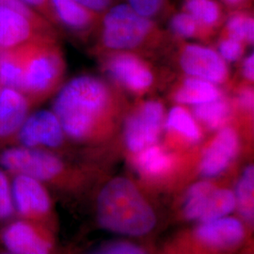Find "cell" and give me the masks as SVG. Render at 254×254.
I'll list each match as a JSON object with an SVG mask.
<instances>
[{
	"mask_svg": "<svg viewBox=\"0 0 254 254\" xmlns=\"http://www.w3.org/2000/svg\"><path fill=\"white\" fill-rule=\"evenodd\" d=\"M53 109L65 135L86 140L111 129L119 119L121 105L107 82L92 75H81L61 89Z\"/></svg>",
	"mask_w": 254,
	"mask_h": 254,
	"instance_id": "obj_1",
	"label": "cell"
},
{
	"mask_svg": "<svg viewBox=\"0 0 254 254\" xmlns=\"http://www.w3.org/2000/svg\"><path fill=\"white\" fill-rule=\"evenodd\" d=\"M96 210L101 227L123 236H144L156 224L154 209L136 185L125 177L105 185L98 195Z\"/></svg>",
	"mask_w": 254,
	"mask_h": 254,
	"instance_id": "obj_2",
	"label": "cell"
},
{
	"mask_svg": "<svg viewBox=\"0 0 254 254\" xmlns=\"http://www.w3.org/2000/svg\"><path fill=\"white\" fill-rule=\"evenodd\" d=\"M22 63L21 92L44 96L59 85L64 73L60 50L46 42L19 47Z\"/></svg>",
	"mask_w": 254,
	"mask_h": 254,
	"instance_id": "obj_3",
	"label": "cell"
},
{
	"mask_svg": "<svg viewBox=\"0 0 254 254\" xmlns=\"http://www.w3.org/2000/svg\"><path fill=\"white\" fill-rule=\"evenodd\" d=\"M154 24L127 4L109 9L103 22V44L114 51H130L143 46L153 34Z\"/></svg>",
	"mask_w": 254,
	"mask_h": 254,
	"instance_id": "obj_4",
	"label": "cell"
},
{
	"mask_svg": "<svg viewBox=\"0 0 254 254\" xmlns=\"http://www.w3.org/2000/svg\"><path fill=\"white\" fill-rule=\"evenodd\" d=\"M165 118L161 102L147 100L138 104L125 123L124 136L127 149L135 154L156 144L163 131Z\"/></svg>",
	"mask_w": 254,
	"mask_h": 254,
	"instance_id": "obj_5",
	"label": "cell"
},
{
	"mask_svg": "<svg viewBox=\"0 0 254 254\" xmlns=\"http://www.w3.org/2000/svg\"><path fill=\"white\" fill-rule=\"evenodd\" d=\"M0 165L15 174L32 177L41 182L50 181L64 172L63 161L40 148L13 147L0 154Z\"/></svg>",
	"mask_w": 254,
	"mask_h": 254,
	"instance_id": "obj_6",
	"label": "cell"
},
{
	"mask_svg": "<svg viewBox=\"0 0 254 254\" xmlns=\"http://www.w3.org/2000/svg\"><path fill=\"white\" fill-rule=\"evenodd\" d=\"M105 70L125 90L143 94L154 85V75L150 66L138 56L128 51H115L108 55Z\"/></svg>",
	"mask_w": 254,
	"mask_h": 254,
	"instance_id": "obj_7",
	"label": "cell"
},
{
	"mask_svg": "<svg viewBox=\"0 0 254 254\" xmlns=\"http://www.w3.org/2000/svg\"><path fill=\"white\" fill-rule=\"evenodd\" d=\"M179 64L184 73L191 77L220 85L227 81V63L216 50L207 46L190 44L182 48Z\"/></svg>",
	"mask_w": 254,
	"mask_h": 254,
	"instance_id": "obj_8",
	"label": "cell"
},
{
	"mask_svg": "<svg viewBox=\"0 0 254 254\" xmlns=\"http://www.w3.org/2000/svg\"><path fill=\"white\" fill-rule=\"evenodd\" d=\"M64 131L53 111L39 110L25 120L18 131L22 146L57 148L63 144Z\"/></svg>",
	"mask_w": 254,
	"mask_h": 254,
	"instance_id": "obj_9",
	"label": "cell"
},
{
	"mask_svg": "<svg viewBox=\"0 0 254 254\" xmlns=\"http://www.w3.org/2000/svg\"><path fill=\"white\" fill-rule=\"evenodd\" d=\"M238 150L239 137L236 130L228 127L219 129L201 157L200 174L206 178L219 176L235 160Z\"/></svg>",
	"mask_w": 254,
	"mask_h": 254,
	"instance_id": "obj_10",
	"label": "cell"
},
{
	"mask_svg": "<svg viewBox=\"0 0 254 254\" xmlns=\"http://www.w3.org/2000/svg\"><path fill=\"white\" fill-rule=\"evenodd\" d=\"M14 210L22 217L35 218L47 214L51 200L42 182L32 177L16 174L11 183Z\"/></svg>",
	"mask_w": 254,
	"mask_h": 254,
	"instance_id": "obj_11",
	"label": "cell"
},
{
	"mask_svg": "<svg viewBox=\"0 0 254 254\" xmlns=\"http://www.w3.org/2000/svg\"><path fill=\"white\" fill-rule=\"evenodd\" d=\"M2 243L10 254H50L48 242L25 220L13 221L5 228Z\"/></svg>",
	"mask_w": 254,
	"mask_h": 254,
	"instance_id": "obj_12",
	"label": "cell"
},
{
	"mask_svg": "<svg viewBox=\"0 0 254 254\" xmlns=\"http://www.w3.org/2000/svg\"><path fill=\"white\" fill-rule=\"evenodd\" d=\"M196 236L205 245L222 249L239 244L244 238L245 230L239 219L223 217L201 222L196 231Z\"/></svg>",
	"mask_w": 254,
	"mask_h": 254,
	"instance_id": "obj_13",
	"label": "cell"
},
{
	"mask_svg": "<svg viewBox=\"0 0 254 254\" xmlns=\"http://www.w3.org/2000/svg\"><path fill=\"white\" fill-rule=\"evenodd\" d=\"M28 102L21 91L5 88L0 93V138L18 132L27 119Z\"/></svg>",
	"mask_w": 254,
	"mask_h": 254,
	"instance_id": "obj_14",
	"label": "cell"
},
{
	"mask_svg": "<svg viewBox=\"0 0 254 254\" xmlns=\"http://www.w3.org/2000/svg\"><path fill=\"white\" fill-rule=\"evenodd\" d=\"M31 34L32 27L29 18L0 6V50L22 46Z\"/></svg>",
	"mask_w": 254,
	"mask_h": 254,
	"instance_id": "obj_15",
	"label": "cell"
},
{
	"mask_svg": "<svg viewBox=\"0 0 254 254\" xmlns=\"http://www.w3.org/2000/svg\"><path fill=\"white\" fill-rule=\"evenodd\" d=\"M164 128L170 136L183 142L193 144L201 139L202 133L190 111L181 105L173 107L165 118Z\"/></svg>",
	"mask_w": 254,
	"mask_h": 254,
	"instance_id": "obj_16",
	"label": "cell"
},
{
	"mask_svg": "<svg viewBox=\"0 0 254 254\" xmlns=\"http://www.w3.org/2000/svg\"><path fill=\"white\" fill-rule=\"evenodd\" d=\"M174 157L161 146L154 144L135 154L136 171L147 178H160L173 170Z\"/></svg>",
	"mask_w": 254,
	"mask_h": 254,
	"instance_id": "obj_17",
	"label": "cell"
},
{
	"mask_svg": "<svg viewBox=\"0 0 254 254\" xmlns=\"http://www.w3.org/2000/svg\"><path fill=\"white\" fill-rule=\"evenodd\" d=\"M222 96L218 85L200 78L189 76L173 92V100L179 105L199 106Z\"/></svg>",
	"mask_w": 254,
	"mask_h": 254,
	"instance_id": "obj_18",
	"label": "cell"
},
{
	"mask_svg": "<svg viewBox=\"0 0 254 254\" xmlns=\"http://www.w3.org/2000/svg\"><path fill=\"white\" fill-rule=\"evenodd\" d=\"M232 110L231 102L222 95L216 100L195 106L192 115L209 130H219L226 127Z\"/></svg>",
	"mask_w": 254,
	"mask_h": 254,
	"instance_id": "obj_19",
	"label": "cell"
},
{
	"mask_svg": "<svg viewBox=\"0 0 254 254\" xmlns=\"http://www.w3.org/2000/svg\"><path fill=\"white\" fill-rule=\"evenodd\" d=\"M236 208L238 209L241 217L253 223L254 217V169L253 165L248 166L243 171L239 180L236 184Z\"/></svg>",
	"mask_w": 254,
	"mask_h": 254,
	"instance_id": "obj_20",
	"label": "cell"
},
{
	"mask_svg": "<svg viewBox=\"0 0 254 254\" xmlns=\"http://www.w3.org/2000/svg\"><path fill=\"white\" fill-rule=\"evenodd\" d=\"M236 208V196L234 191L226 189H214L205 203L200 216V222L227 217Z\"/></svg>",
	"mask_w": 254,
	"mask_h": 254,
	"instance_id": "obj_21",
	"label": "cell"
},
{
	"mask_svg": "<svg viewBox=\"0 0 254 254\" xmlns=\"http://www.w3.org/2000/svg\"><path fill=\"white\" fill-rule=\"evenodd\" d=\"M55 10L67 27L73 29H84L92 21L91 10L84 8L75 0H52Z\"/></svg>",
	"mask_w": 254,
	"mask_h": 254,
	"instance_id": "obj_22",
	"label": "cell"
},
{
	"mask_svg": "<svg viewBox=\"0 0 254 254\" xmlns=\"http://www.w3.org/2000/svg\"><path fill=\"white\" fill-rule=\"evenodd\" d=\"M22 63L19 48L0 50V85L20 91Z\"/></svg>",
	"mask_w": 254,
	"mask_h": 254,
	"instance_id": "obj_23",
	"label": "cell"
},
{
	"mask_svg": "<svg viewBox=\"0 0 254 254\" xmlns=\"http://www.w3.org/2000/svg\"><path fill=\"white\" fill-rule=\"evenodd\" d=\"M214 189V185L208 181L193 184L188 191L184 202L185 217L190 220H200L205 203Z\"/></svg>",
	"mask_w": 254,
	"mask_h": 254,
	"instance_id": "obj_24",
	"label": "cell"
},
{
	"mask_svg": "<svg viewBox=\"0 0 254 254\" xmlns=\"http://www.w3.org/2000/svg\"><path fill=\"white\" fill-rule=\"evenodd\" d=\"M185 9L203 29L216 27L221 18V9L214 0H187Z\"/></svg>",
	"mask_w": 254,
	"mask_h": 254,
	"instance_id": "obj_25",
	"label": "cell"
},
{
	"mask_svg": "<svg viewBox=\"0 0 254 254\" xmlns=\"http://www.w3.org/2000/svg\"><path fill=\"white\" fill-rule=\"evenodd\" d=\"M228 38L243 44H253L254 38V21L245 13H236L228 20L226 25Z\"/></svg>",
	"mask_w": 254,
	"mask_h": 254,
	"instance_id": "obj_26",
	"label": "cell"
},
{
	"mask_svg": "<svg viewBox=\"0 0 254 254\" xmlns=\"http://www.w3.org/2000/svg\"><path fill=\"white\" fill-rule=\"evenodd\" d=\"M171 27L174 34L185 39L198 37L203 29L200 24L186 11L173 16L171 21Z\"/></svg>",
	"mask_w": 254,
	"mask_h": 254,
	"instance_id": "obj_27",
	"label": "cell"
},
{
	"mask_svg": "<svg viewBox=\"0 0 254 254\" xmlns=\"http://www.w3.org/2000/svg\"><path fill=\"white\" fill-rule=\"evenodd\" d=\"M14 212L13 200L11 195V185L7 175L0 170V219H7Z\"/></svg>",
	"mask_w": 254,
	"mask_h": 254,
	"instance_id": "obj_28",
	"label": "cell"
},
{
	"mask_svg": "<svg viewBox=\"0 0 254 254\" xmlns=\"http://www.w3.org/2000/svg\"><path fill=\"white\" fill-rule=\"evenodd\" d=\"M218 52L226 63L236 62L244 53V44L226 37L219 42Z\"/></svg>",
	"mask_w": 254,
	"mask_h": 254,
	"instance_id": "obj_29",
	"label": "cell"
},
{
	"mask_svg": "<svg viewBox=\"0 0 254 254\" xmlns=\"http://www.w3.org/2000/svg\"><path fill=\"white\" fill-rule=\"evenodd\" d=\"M91 254H147L140 247L129 242H113L103 246Z\"/></svg>",
	"mask_w": 254,
	"mask_h": 254,
	"instance_id": "obj_30",
	"label": "cell"
},
{
	"mask_svg": "<svg viewBox=\"0 0 254 254\" xmlns=\"http://www.w3.org/2000/svg\"><path fill=\"white\" fill-rule=\"evenodd\" d=\"M163 2L164 0H128L129 6L137 14L149 19L158 13Z\"/></svg>",
	"mask_w": 254,
	"mask_h": 254,
	"instance_id": "obj_31",
	"label": "cell"
},
{
	"mask_svg": "<svg viewBox=\"0 0 254 254\" xmlns=\"http://www.w3.org/2000/svg\"><path fill=\"white\" fill-rule=\"evenodd\" d=\"M254 90L251 87H243L237 93V105L243 111L254 110Z\"/></svg>",
	"mask_w": 254,
	"mask_h": 254,
	"instance_id": "obj_32",
	"label": "cell"
},
{
	"mask_svg": "<svg viewBox=\"0 0 254 254\" xmlns=\"http://www.w3.org/2000/svg\"><path fill=\"white\" fill-rule=\"evenodd\" d=\"M0 6L16 11L27 18L31 17V12L27 4L22 0H0Z\"/></svg>",
	"mask_w": 254,
	"mask_h": 254,
	"instance_id": "obj_33",
	"label": "cell"
},
{
	"mask_svg": "<svg viewBox=\"0 0 254 254\" xmlns=\"http://www.w3.org/2000/svg\"><path fill=\"white\" fill-rule=\"evenodd\" d=\"M91 11H103L110 5L112 0H75Z\"/></svg>",
	"mask_w": 254,
	"mask_h": 254,
	"instance_id": "obj_34",
	"label": "cell"
},
{
	"mask_svg": "<svg viewBox=\"0 0 254 254\" xmlns=\"http://www.w3.org/2000/svg\"><path fill=\"white\" fill-rule=\"evenodd\" d=\"M242 73L248 81H254V54L248 56L242 64Z\"/></svg>",
	"mask_w": 254,
	"mask_h": 254,
	"instance_id": "obj_35",
	"label": "cell"
},
{
	"mask_svg": "<svg viewBox=\"0 0 254 254\" xmlns=\"http://www.w3.org/2000/svg\"><path fill=\"white\" fill-rule=\"evenodd\" d=\"M24 1L26 4H29L32 6H42L44 5L46 0H22Z\"/></svg>",
	"mask_w": 254,
	"mask_h": 254,
	"instance_id": "obj_36",
	"label": "cell"
},
{
	"mask_svg": "<svg viewBox=\"0 0 254 254\" xmlns=\"http://www.w3.org/2000/svg\"><path fill=\"white\" fill-rule=\"evenodd\" d=\"M223 1L229 5H238V4L243 3L246 0H223Z\"/></svg>",
	"mask_w": 254,
	"mask_h": 254,
	"instance_id": "obj_37",
	"label": "cell"
},
{
	"mask_svg": "<svg viewBox=\"0 0 254 254\" xmlns=\"http://www.w3.org/2000/svg\"><path fill=\"white\" fill-rule=\"evenodd\" d=\"M1 91H2V89H1V85H0V93H1Z\"/></svg>",
	"mask_w": 254,
	"mask_h": 254,
	"instance_id": "obj_38",
	"label": "cell"
},
{
	"mask_svg": "<svg viewBox=\"0 0 254 254\" xmlns=\"http://www.w3.org/2000/svg\"><path fill=\"white\" fill-rule=\"evenodd\" d=\"M9 254V253H8V254Z\"/></svg>",
	"mask_w": 254,
	"mask_h": 254,
	"instance_id": "obj_39",
	"label": "cell"
}]
</instances>
